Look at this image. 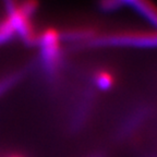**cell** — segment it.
I'll return each mask as SVG.
<instances>
[{
  "label": "cell",
  "instance_id": "obj_1",
  "mask_svg": "<svg viewBox=\"0 0 157 157\" xmlns=\"http://www.w3.org/2000/svg\"><path fill=\"white\" fill-rule=\"evenodd\" d=\"M96 81H97V84L101 87L103 88H107L109 86L113 85V75H111L109 72L107 71H103V72H99L96 78Z\"/></svg>",
  "mask_w": 157,
  "mask_h": 157
}]
</instances>
